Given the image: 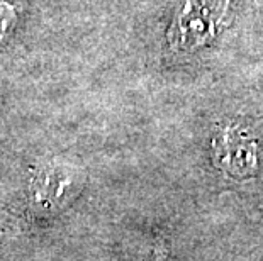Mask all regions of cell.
<instances>
[{
    "label": "cell",
    "instance_id": "6da1fadb",
    "mask_svg": "<svg viewBox=\"0 0 263 261\" xmlns=\"http://www.w3.org/2000/svg\"><path fill=\"white\" fill-rule=\"evenodd\" d=\"M228 0H185L168 32L177 49H194L209 43L224 19Z\"/></svg>",
    "mask_w": 263,
    "mask_h": 261
},
{
    "label": "cell",
    "instance_id": "3957f363",
    "mask_svg": "<svg viewBox=\"0 0 263 261\" xmlns=\"http://www.w3.org/2000/svg\"><path fill=\"white\" fill-rule=\"evenodd\" d=\"M17 21V9L9 0H0V43L5 39Z\"/></svg>",
    "mask_w": 263,
    "mask_h": 261
},
{
    "label": "cell",
    "instance_id": "7a4b0ae2",
    "mask_svg": "<svg viewBox=\"0 0 263 261\" xmlns=\"http://www.w3.org/2000/svg\"><path fill=\"white\" fill-rule=\"evenodd\" d=\"M217 163L231 173H248L255 168V146L238 129H226L214 143Z\"/></svg>",
    "mask_w": 263,
    "mask_h": 261
}]
</instances>
